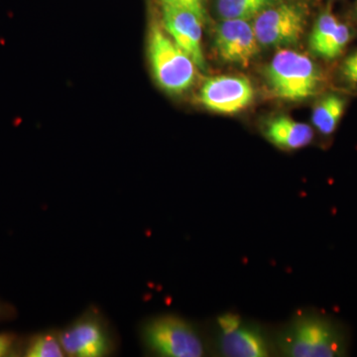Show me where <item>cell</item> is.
Wrapping results in <instances>:
<instances>
[{"label": "cell", "mask_w": 357, "mask_h": 357, "mask_svg": "<svg viewBox=\"0 0 357 357\" xmlns=\"http://www.w3.org/2000/svg\"><path fill=\"white\" fill-rule=\"evenodd\" d=\"M253 29L260 46H293L306 27V11L292 2H278L255 18Z\"/></svg>", "instance_id": "5"}, {"label": "cell", "mask_w": 357, "mask_h": 357, "mask_svg": "<svg viewBox=\"0 0 357 357\" xmlns=\"http://www.w3.org/2000/svg\"><path fill=\"white\" fill-rule=\"evenodd\" d=\"M280 0H217V11L222 20H250Z\"/></svg>", "instance_id": "13"}, {"label": "cell", "mask_w": 357, "mask_h": 357, "mask_svg": "<svg viewBox=\"0 0 357 357\" xmlns=\"http://www.w3.org/2000/svg\"><path fill=\"white\" fill-rule=\"evenodd\" d=\"M220 351L225 356L264 357L269 356V347L260 331L241 326L229 333H222Z\"/></svg>", "instance_id": "11"}, {"label": "cell", "mask_w": 357, "mask_h": 357, "mask_svg": "<svg viewBox=\"0 0 357 357\" xmlns=\"http://www.w3.org/2000/svg\"><path fill=\"white\" fill-rule=\"evenodd\" d=\"M345 100L337 95H328L321 98L312 110V121L314 128L324 135L335 132L342 115H344Z\"/></svg>", "instance_id": "12"}, {"label": "cell", "mask_w": 357, "mask_h": 357, "mask_svg": "<svg viewBox=\"0 0 357 357\" xmlns=\"http://www.w3.org/2000/svg\"><path fill=\"white\" fill-rule=\"evenodd\" d=\"M142 340L152 354L166 357H199L204 347L198 332L175 316L152 319L143 326Z\"/></svg>", "instance_id": "4"}, {"label": "cell", "mask_w": 357, "mask_h": 357, "mask_svg": "<svg viewBox=\"0 0 357 357\" xmlns=\"http://www.w3.org/2000/svg\"><path fill=\"white\" fill-rule=\"evenodd\" d=\"M255 98V89L243 77L220 76L204 82L199 102L206 109L220 114H234L246 107Z\"/></svg>", "instance_id": "7"}, {"label": "cell", "mask_w": 357, "mask_h": 357, "mask_svg": "<svg viewBox=\"0 0 357 357\" xmlns=\"http://www.w3.org/2000/svg\"><path fill=\"white\" fill-rule=\"evenodd\" d=\"M215 46L225 62L248 68L259 53L260 44L248 20H222L215 28Z\"/></svg>", "instance_id": "8"}, {"label": "cell", "mask_w": 357, "mask_h": 357, "mask_svg": "<svg viewBox=\"0 0 357 357\" xmlns=\"http://www.w3.org/2000/svg\"><path fill=\"white\" fill-rule=\"evenodd\" d=\"M26 357H62L66 356L60 337L53 332L38 333L24 347Z\"/></svg>", "instance_id": "14"}, {"label": "cell", "mask_w": 357, "mask_h": 357, "mask_svg": "<svg viewBox=\"0 0 357 357\" xmlns=\"http://www.w3.org/2000/svg\"><path fill=\"white\" fill-rule=\"evenodd\" d=\"M66 356L102 357L114 351V337L102 317L96 312L81 318L59 333Z\"/></svg>", "instance_id": "6"}, {"label": "cell", "mask_w": 357, "mask_h": 357, "mask_svg": "<svg viewBox=\"0 0 357 357\" xmlns=\"http://www.w3.org/2000/svg\"><path fill=\"white\" fill-rule=\"evenodd\" d=\"M263 134L274 146L283 150L306 147L314 138L311 126L294 121L286 115L273 117L265 122Z\"/></svg>", "instance_id": "10"}, {"label": "cell", "mask_w": 357, "mask_h": 357, "mask_svg": "<svg viewBox=\"0 0 357 357\" xmlns=\"http://www.w3.org/2000/svg\"><path fill=\"white\" fill-rule=\"evenodd\" d=\"M17 347V337L13 333H0V357L13 356Z\"/></svg>", "instance_id": "19"}, {"label": "cell", "mask_w": 357, "mask_h": 357, "mask_svg": "<svg viewBox=\"0 0 357 357\" xmlns=\"http://www.w3.org/2000/svg\"><path fill=\"white\" fill-rule=\"evenodd\" d=\"M148 58L160 88L170 95H182L194 86L197 66L159 25L148 36Z\"/></svg>", "instance_id": "3"}, {"label": "cell", "mask_w": 357, "mask_h": 357, "mask_svg": "<svg viewBox=\"0 0 357 357\" xmlns=\"http://www.w3.org/2000/svg\"><path fill=\"white\" fill-rule=\"evenodd\" d=\"M264 76L274 96L291 102L316 96L324 81L321 70L311 58L290 50L275 54Z\"/></svg>", "instance_id": "2"}, {"label": "cell", "mask_w": 357, "mask_h": 357, "mask_svg": "<svg viewBox=\"0 0 357 357\" xmlns=\"http://www.w3.org/2000/svg\"><path fill=\"white\" fill-rule=\"evenodd\" d=\"M342 74L349 83L357 84V51L345 59Z\"/></svg>", "instance_id": "18"}, {"label": "cell", "mask_w": 357, "mask_h": 357, "mask_svg": "<svg viewBox=\"0 0 357 357\" xmlns=\"http://www.w3.org/2000/svg\"><path fill=\"white\" fill-rule=\"evenodd\" d=\"M351 37V32L349 28L344 23H338L335 31L326 39L316 55L326 60H333L337 58L349 44Z\"/></svg>", "instance_id": "16"}, {"label": "cell", "mask_w": 357, "mask_h": 357, "mask_svg": "<svg viewBox=\"0 0 357 357\" xmlns=\"http://www.w3.org/2000/svg\"><path fill=\"white\" fill-rule=\"evenodd\" d=\"M162 4L182 7L198 14L204 21L206 20V0H161Z\"/></svg>", "instance_id": "17"}, {"label": "cell", "mask_w": 357, "mask_h": 357, "mask_svg": "<svg viewBox=\"0 0 357 357\" xmlns=\"http://www.w3.org/2000/svg\"><path fill=\"white\" fill-rule=\"evenodd\" d=\"M282 354L291 357L344 356L349 337L344 326L326 314H298L278 340Z\"/></svg>", "instance_id": "1"}, {"label": "cell", "mask_w": 357, "mask_h": 357, "mask_svg": "<svg viewBox=\"0 0 357 357\" xmlns=\"http://www.w3.org/2000/svg\"><path fill=\"white\" fill-rule=\"evenodd\" d=\"M338 23L340 21L330 10H326L319 16L312 27L309 39L310 49L314 55L318 53L319 48L323 46L326 39L335 31Z\"/></svg>", "instance_id": "15"}, {"label": "cell", "mask_w": 357, "mask_h": 357, "mask_svg": "<svg viewBox=\"0 0 357 357\" xmlns=\"http://www.w3.org/2000/svg\"><path fill=\"white\" fill-rule=\"evenodd\" d=\"M8 312L6 311V306L0 303V319H3Z\"/></svg>", "instance_id": "21"}, {"label": "cell", "mask_w": 357, "mask_h": 357, "mask_svg": "<svg viewBox=\"0 0 357 357\" xmlns=\"http://www.w3.org/2000/svg\"><path fill=\"white\" fill-rule=\"evenodd\" d=\"M163 26L169 36L194 61L199 69H206L203 52L204 21L191 10L162 4Z\"/></svg>", "instance_id": "9"}, {"label": "cell", "mask_w": 357, "mask_h": 357, "mask_svg": "<svg viewBox=\"0 0 357 357\" xmlns=\"http://www.w3.org/2000/svg\"><path fill=\"white\" fill-rule=\"evenodd\" d=\"M218 324L222 333H229L241 326L238 314H225L218 319Z\"/></svg>", "instance_id": "20"}]
</instances>
